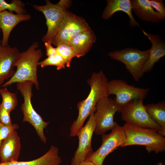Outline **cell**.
<instances>
[{
	"label": "cell",
	"mask_w": 165,
	"mask_h": 165,
	"mask_svg": "<svg viewBox=\"0 0 165 165\" xmlns=\"http://www.w3.org/2000/svg\"><path fill=\"white\" fill-rule=\"evenodd\" d=\"M108 79L102 71L93 72L90 78L87 80V83L90 87V92L85 99L77 104L79 114L77 118L71 127L70 135L71 137L76 136L77 133L82 127L87 117L91 113H94L97 102L108 97Z\"/></svg>",
	"instance_id": "6da1fadb"
},
{
	"label": "cell",
	"mask_w": 165,
	"mask_h": 165,
	"mask_svg": "<svg viewBox=\"0 0 165 165\" xmlns=\"http://www.w3.org/2000/svg\"><path fill=\"white\" fill-rule=\"evenodd\" d=\"M38 46V43L35 42L26 51L20 53L13 65L17 68L14 74L1 87H6L13 83L30 81L34 83L37 89H39L37 67L43 53Z\"/></svg>",
	"instance_id": "7a4b0ae2"
},
{
	"label": "cell",
	"mask_w": 165,
	"mask_h": 165,
	"mask_svg": "<svg viewBox=\"0 0 165 165\" xmlns=\"http://www.w3.org/2000/svg\"><path fill=\"white\" fill-rule=\"evenodd\" d=\"M126 141L122 147L138 145L145 147L147 151L156 154L165 151V138L156 130L125 123L123 126Z\"/></svg>",
	"instance_id": "3957f363"
},
{
	"label": "cell",
	"mask_w": 165,
	"mask_h": 165,
	"mask_svg": "<svg viewBox=\"0 0 165 165\" xmlns=\"http://www.w3.org/2000/svg\"><path fill=\"white\" fill-rule=\"evenodd\" d=\"M16 83L17 89L21 94L24 100L21 106L24 116L23 121L28 122L32 125L41 141L46 144L47 139L44 134V129L47 126L49 122L44 121L32 106L31 98L33 96L32 89L34 83L30 81Z\"/></svg>",
	"instance_id": "277c9868"
},
{
	"label": "cell",
	"mask_w": 165,
	"mask_h": 165,
	"mask_svg": "<svg viewBox=\"0 0 165 165\" xmlns=\"http://www.w3.org/2000/svg\"><path fill=\"white\" fill-rule=\"evenodd\" d=\"M150 51V49L142 51L127 47L110 52L108 55L112 59L123 63L134 80L138 82L144 74L143 65L149 57Z\"/></svg>",
	"instance_id": "5b68a950"
},
{
	"label": "cell",
	"mask_w": 165,
	"mask_h": 165,
	"mask_svg": "<svg viewBox=\"0 0 165 165\" xmlns=\"http://www.w3.org/2000/svg\"><path fill=\"white\" fill-rule=\"evenodd\" d=\"M45 5L39 6L33 5L36 10L42 12L46 20L47 32L43 36L42 40L44 42H51L57 33L65 13L71 4V1L68 0H61L57 3L54 4L48 0L45 1Z\"/></svg>",
	"instance_id": "8992f818"
},
{
	"label": "cell",
	"mask_w": 165,
	"mask_h": 165,
	"mask_svg": "<svg viewBox=\"0 0 165 165\" xmlns=\"http://www.w3.org/2000/svg\"><path fill=\"white\" fill-rule=\"evenodd\" d=\"M126 140L123 127L117 123L110 133L102 135L101 145L96 151L89 154L85 161L91 162L95 165H103L105 158L118 147H122Z\"/></svg>",
	"instance_id": "52a82bcc"
},
{
	"label": "cell",
	"mask_w": 165,
	"mask_h": 165,
	"mask_svg": "<svg viewBox=\"0 0 165 165\" xmlns=\"http://www.w3.org/2000/svg\"><path fill=\"white\" fill-rule=\"evenodd\" d=\"M143 100L141 99L133 100L125 105L120 112L121 119L125 123L156 130L162 135L161 128L147 112Z\"/></svg>",
	"instance_id": "ba28073f"
},
{
	"label": "cell",
	"mask_w": 165,
	"mask_h": 165,
	"mask_svg": "<svg viewBox=\"0 0 165 165\" xmlns=\"http://www.w3.org/2000/svg\"><path fill=\"white\" fill-rule=\"evenodd\" d=\"M90 28L84 18L67 10L51 43L56 46L60 44L70 45L75 36Z\"/></svg>",
	"instance_id": "9c48e42d"
},
{
	"label": "cell",
	"mask_w": 165,
	"mask_h": 165,
	"mask_svg": "<svg viewBox=\"0 0 165 165\" xmlns=\"http://www.w3.org/2000/svg\"><path fill=\"white\" fill-rule=\"evenodd\" d=\"M108 85L109 95H116L113 100L120 108V112L130 101L138 99L144 100L150 90L148 88H140L129 85L123 79L112 80L108 82Z\"/></svg>",
	"instance_id": "30bf717a"
},
{
	"label": "cell",
	"mask_w": 165,
	"mask_h": 165,
	"mask_svg": "<svg viewBox=\"0 0 165 165\" xmlns=\"http://www.w3.org/2000/svg\"><path fill=\"white\" fill-rule=\"evenodd\" d=\"M120 111L119 108L111 98L108 97L99 100L94 114L95 134L102 135L114 128L117 124L114 121V116L116 112H120Z\"/></svg>",
	"instance_id": "8fae6325"
},
{
	"label": "cell",
	"mask_w": 165,
	"mask_h": 165,
	"mask_svg": "<svg viewBox=\"0 0 165 165\" xmlns=\"http://www.w3.org/2000/svg\"><path fill=\"white\" fill-rule=\"evenodd\" d=\"M94 113L90 114L86 125L76 133L79 139V145L72 159L71 165H78L85 161L88 155L93 152L91 141L95 127Z\"/></svg>",
	"instance_id": "7c38bea8"
},
{
	"label": "cell",
	"mask_w": 165,
	"mask_h": 165,
	"mask_svg": "<svg viewBox=\"0 0 165 165\" xmlns=\"http://www.w3.org/2000/svg\"><path fill=\"white\" fill-rule=\"evenodd\" d=\"M20 53L16 47L0 44V86L14 74L13 65Z\"/></svg>",
	"instance_id": "4fadbf2b"
},
{
	"label": "cell",
	"mask_w": 165,
	"mask_h": 165,
	"mask_svg": "<svg viewBox=\"0 0 165 165\" xmlns=\"http://www.w3.org/2000/svg\"><path fill=\"white\" fill-rule=\"evenodd\" d=\"M142 31L152 44L149 57L143 65V71L144 74L152 70L155 63L165 56V42L160 35Z\"/></svg>",
	"instance_id": "5bb4252c"
},
{
	"label": "cell",
	"mask_w": 165,
	"mask_h": 165,
	"mask_svg": "<svg viewBox=\"0 0 165 165\" xmlns=\"http://www.w3.org/2000/svg\"><path fill=\"white\" fill-rule=\"evenodd\" d=\"M31 19L29 14H15L7 10L0 12V29L3 35L1 45H8L10 34L12 30L19 23L27 21Z\"/></svg>",
	"instance_id": "9a60e30c"
},
{
	"label": "cell",
	"mask_w": 165,
	"mask_h": 165,
	"mask_svg": "<svg viewBox=\"0 0 165 165\" xmlns=\"http://www.w3.org/2000/svg\"><path fill=\"white\" fill-rule=\"evenodd\" d=\"M20 149V138L15 130L6 138L0 147V163L17 161Z\"/></svg>",
	"instance_id": "2e32d148"
},
{
	"label": "cell",
	"mask_w": 165,
	"mask_h": 165,
	"mask_svg": "<svg viewBox=\"0 0 165 165\" xmlns=\"http://www.w3.org/2000/svg\"><path fill=\"white\" fill-rule=\"evenodd\" d=\"M107 5L104 10L102 17L107 20L115 13L122 11L126 13L130 18V25L131 27H140L139 24L134 17L132 13L130 0H107Z\"/></svg>",
	"instance_id": "e0dca14e"
},
{
	"label": "cell",
	"mask_w": 165,
	"mask_h": 165,
	"mask_svg": "<svg viewBox=\"0 0 165 165\" xmlns=\"http://www.w3.org/2000/svg\"><path fill=\"white\" fill-rule=\"evenodd\" d=\"M132 11L145 21L158 23L164 19L151 6L149 0H130Z\"/></svg>",
	"instance_id": "ac0fdd59"
},
{
	"label": "cell",
	"mask_w": 165,
	"mask_h": 165,
	"mask_svg": "<svg viewBox=\"0 0 165 165\" xmlns=\"http://www.w3.org/2000/svg\"><path fill=\"white\" fill-rule=\"evenodd\" d=\"M96 38L90 28L78 34L72 40L70 45L75 51L76 57L85 55L90 50Z\"/></svg>",
	"instance_id": "d6986e66"
},
{
	"label": "cell",
	"mask_w": 165,
	"mask_h": 165,
	"mask_svg": "<svg viewBox=\"0 0 165 165\" xmlns=\"http://www.w3.org/2000/svg\"><path fill=\"white\" fill-rule=\"evenodd\" d=\"M58 150L57 147L52 145L47 152L37 159L29 161L0 163V165H61L62 160Z\"/></svg>",
	"instance_id": "ffe728a7"
},
{
	"label": "cell",
	"mask_w": 165,
	"mask_h": 165,
	"mask_svg": "<svg viewBox=\"0 0 165 165\" xmlns=\"http://www.w3.org/2000/svg\"><path fill=\"white\" fill-rule=\"evenodd\" d=\"M145 109L152 119L161 128L162 135L165 136V102L145 105Z\"/></svg>",
	"instance_id": "44dd1931"
},
{
	"label": "cell",
	"mask_w": 165,
	"mask_h": 165,
	"mask_svg": "<svg viewBox=\"0 0 165 165\" xmlns=\"http://www.w3.org/2000/svg\"><path fill=\"white\" fill-rule=\"evenodd\" d=\"M0 94L2 98L1 104L4 108L10 112L14 110L17 105L16 95L9 92L7 87L0 88Z\"/></svg>",
	"instance_id": "7402d4cb"
},
{
	"label": "cell",
	"mask_w": 165,
	"mask_h": 165,
	"mask_svg": "<svg viewBox=\"0 0 165 165\" xmlns=\"http://www.w3.org/2000/svg\"><path fill=\"white\" fill-rule=\"evenodd\" d=\"M25 7V4L20 0H13L10 3L4 0H0V12L8 10L11 12H14L17 14H25L27 12Z\"/></svg>",
	"instance_id": "603a6c76"
},
{
	"label": "cell",
	"mask_w": 165,
	"mask_h": 165,
	"mask_svg": "<svg viewBox=\"0 0 165 165\" xmlns=\"http://www.w3.org/2000/svg\"><path fill=\"white\" fill-rule=\"evenodd\" d=\"M56 48L57 53L64 59L66 66L69 67L72 58L76 57V53L72 47L70 45L60 44L57 46Z\"/></svg>",
	"instance_id": "cb8c5ba5"
},
{
	"label": "cell",
	"mask_w": 165,
	"mask_h": 165,
	"mask_svg": "<svg viewBox=\"0 0 165 165\" xmlns=\"http://www.w3.org/2000/svg\"><path fill=\"white\" fill-rule=\"evenodd\" d=\"M38 65L42 68L48 66H54L56 67L57 70L64 68L66 66L63 58L57 53L54 55L47 57L43 61L39 62Z\"/></svg>",
	"instance_id": "d4e9b609"
},
{
	"label": "cell",
	"mask_w": 165,
	"mask_h": 165,
	"mask_svg": "<svg viewBox=\"0 0 165 165\" xmlns=\"http://www.w3.org/2000/svg\"><path fill=\"white\" fill-rule=\"evenodd\" d=\"M18 128L19 126L17 124L8 126L0 123V147L6 138L13 131Z\"/></svg>",
	"instance_id": "484cf974"
},
{
	"label": "cell",
	"mask_w": 165,
	"mask_h": 165,
	"mask_svg": "<svg viewBox=\"0 0 165 165\" xmlns=\"http://www.w3.org/2000/svg\"><path fill=\"white\" fill-rule=\"evenodd\" d=\"M9 112L6 110L2 104H0V123L4 125L10 126L12 125Z\"/></svg>",
	"instance_id": "4316f807"
},
{
	"label": "cell",
	"mask_w": 165,
	"mask_h": 165,
	"mask_svg": "<svg viewBox=\"0 0 165 165\" xmlns=\"http://www.w3.org/2000/svg\"><path fill=\"white\" fill-rule=\"evenodd\" d=\"M152 8L155 10L164 19L165 18V8L162 0H149Z\"/></svg>",
	"instance_id": "83f0119b"
},
{
	"label": "cell",
	"mask_w": 165,
	"mask_h": 165,
	"mask_svg": "<svg viewBox=\"0 0 165 165\" xmlns=\"http://www.w3.org/2000/svg\"><path fill=\"white\" fill-rule=\"evenodd\" d=\"M51 44V42L50 41L46 42L44 43L46 51V55L47 57L57 54L56 48L53 47Z\"/></svg>",
	"instance_id": "f1b7e54d"
},
{
	"label": "cell",
	"mask_w": 165,
	"mask_h": 165,
	"mask_svg": "<svg viewBox=\"0 0 165 165\" xmlns=\"http://www.w3.org/2000/svg\"><path fill=\"white\" fill-rule=\"evenodd\" d=\"M78 165H95L93 163L88 161H84Z\"/></svg>",
	"instance_id": "f546056e"
},
{
	"label": "cell",
	"mask_w": 165,
	"mask_h": 165,
	"mask_svg": "<svg viewBox=\"0 0 165 165\" xmlns=\"http://www.w3.org/2000/svg\"><path fill=\"white\" fill-rule=\"evenodd\" d=\"M155 165H164V164L161 162H159Z\"/></svg>",
	"instance_id": "4dcf8cb0"
},
{
	"label": "cell",
	"mask_w": 165,
	"mask_h": 165,
	"mask_svg": "<svg viewBox=\"0 0 165 165\" xmlns=\"http://www.w3.org/2000/svg\"><path fill=\"white\" fill-rule=\"evenodd\" d=\"M2 41L0 40V43Z\"/></svg>",
	"instance_id": "1f68e13d"
}]
</instances>
